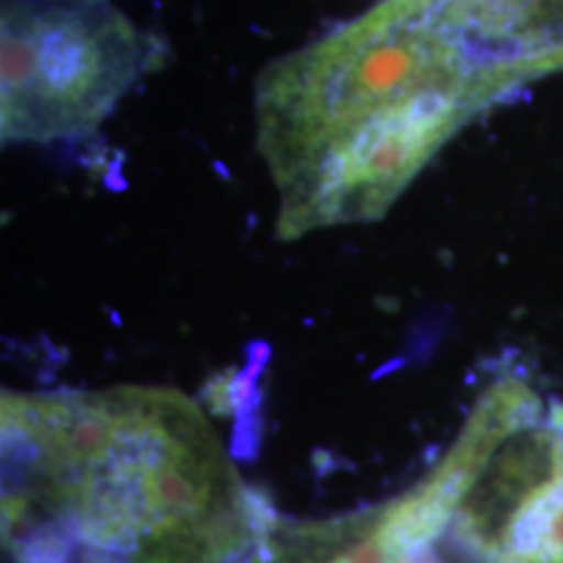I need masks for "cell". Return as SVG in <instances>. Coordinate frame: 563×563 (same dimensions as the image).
<instances>
[{
    "label": "cell",
    "mask_w": 563,
    "mask_h": 563,
    "mask_svg": "<svg viewBox=\"0 0 563 563\" xmlns=\"http://www.w3.org/2000/svg\"><path fill=\"white\" fill-rule=\"evenodd\" d=\"M514 84L446 0H378L274 60L256 84V144L277 188V235L382 220Z\"/></svg>",
    "instance_id": "1"
},
{
    "label": "cell",
    "mask_w": 563,
    "mask_h": 563,
    "mask_svg": "<svg viewBox=\"0 0 563 563\" xmlns=\"http://www.w3.org/2000/svg\"><path fill=\"white\" fill-rule=\"evenodd\" d=\"M3 530L53 522L141 563L245 561L277 517L173 389L3 397Z\"/></svg>",
    "instance_id": "2"
},
{
    "label": "cell",
    "mask_w": 563,
    "mask_h": 563,
    "mask_svg": "<svg viewBox=\"0 0 563 563\" xmlns=\"http://www.w3.org/2000/svg\"><path fill=\"white\" fill-rule=\"evenodd\" d=\"M0 133L53 144L95 133L154 63L112 0H0Z\"/></svg>",
    "instance_id": "3"
},
{
    "label": "cell",
    "mask_w": 563,
    "mask_h": 563,
    "mask_svg": "<svg viewBox=\"0 0 563 563\" xmlns=\"http://www.w3.org/2000/svg\"><path fill=\"white\" fill-rule=\"evenodd\" d=\"M540 410L522 378L493 384L449 454L394 501L327 522H274L245 563H410L452 527L456 506L493 449Z\"/></svg>",
    "instance_id": "4"
},
{
    "label": "cell",
    "mask_w": 563,
    "mask_h": 563,
    "mask_svg": "<svg viewBox=\"0 0 563 563\" xmlns=\"http://www.w3.org/2000/svg\"><path fill=\"white\" fill-rule=\"evenodd\" d=\"M449 530L475 563H563V405L493 449Z\"/></svg>",
    "instance_id": "5"
},
{
    "label": "cell",
    "mask_w": 563,
    "mask_h": 563,
    "mask_svg": "<svg viewBox=\"0 0 563 563\" xmlns=\"http://www.w3.org/2000/svg\"><path fill=\"white\" fill-rule=\"evenodd\" d=\"M84 563H141L131 555H115V553H100V551H87Z\"/></svg>",
    "instance_id": "6"
},
{
    "label": "cell",
    "mask_w": 563,
    "mask_h": 563,
    "mask_svg": "<svg viewBox=\"0 0 563 563\" xmlns=\"http://www.w3.org/2000/svg\"><path fill=\"white\" fill-rule=\"evenodd\" d=\"M410 563H441V561H439V559H435V555H433V553H428V551H426V553H420V555H418V559H412Z\"/></svg>",
    "instance_id": "7"
}]
</instances>
